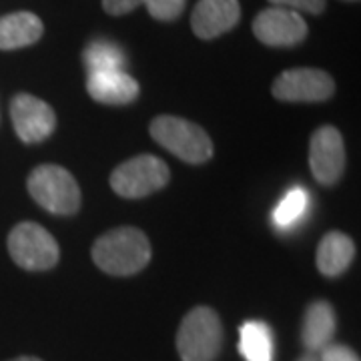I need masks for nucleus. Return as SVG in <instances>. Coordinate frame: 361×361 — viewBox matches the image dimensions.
Returning a JSON list of instances; mask_svg holds the SVG:
<instances>
[{
    "label": "nucleus",
    "mask_w": 361,
    "mask_h": 361,
    "mask_svg": "<svg viewBox=\"0 0 361 361\" xmlns=\"http://www.w3.org/2000/svg\"><path fill=\"white\" fill-rule=\"evenodd\" d=\"M336 92V80L319 68H289L275 78L271 94L283 103H322Z\"/></svg>",
    "instance_id": "nucleus-7"
},
{
    "label": "nucleus",
    "mask_w": 361,
    "mask_h": 361,
    "mask_svg": "<svg viewBox=\"0 0 361 361\" xmlns=\"http://www.w3.org/2000/svg\"><path fill=\"white\" fill-rule=\"evenodd\" d=\"M11 116L14 133L28 145L47 141L56 127V115L51 104L28 92H20L11 101Z\"/></svg>",
    "instance_id": "nucleus-8"
},
{
    "label": "nucleus",
    "mask_w": 361,
    "mask_h": 361,
    "mask_svg": "<svg viewBox=\"0 0 361 361\" xmlns=\"http://www.w3.org/2000/svg\"><path fill=\"white\" fill-rule=\"evenodd\" d=\"M11 361H42L39 357H30V355H23V357H16V360H11Z\"/></svg>",
    "instance_id": "nucleus-24"
},
{
    "label": "nucleus",
    "mask_w": 361,
    "mask_h": 361,
    "mask_svg": "<svg viewBox=\"0 0 361 361\" xmlns=\"http://www.w3.org/2000/svg\"><path fill=\"white\" fill-rule=\"evenodd\" d=\"M241 18L239 0H199L191 14V28L203 40L229 32Z\"/></svg>",
    "instance_id": "nucleus-11"
},
{
    "label": "nucleus",
    "mask_w": 361,
    "mask_h": 361,
    "mask_svg": "<svg viewBox=\"0 0 361 361\" xmlns=\"http://www.w3.org/2000/svg\"><path fill=\"white\" fill-rule=\"evenodd\" d=\"M28 195L52 215H75L80 209V187L77 179L59 165H40L26 180Z\"/></svg>",
    "instance_id": "nucleus-4"
},
{
    "label": "nucleus",
    "mask_w": 361,
    "mask_h": 361,
    "mask_svg": "<svg viewBox=\"0 0 361 361\" xmlns=\"http://www.w3.org/2000/svg\"><path fill=\"white\" fill-rule=\"evenodd\" d=\"M310 209V193L301 187L289 189L273 211V223L279 229H291L305 217Z\"/></svg>",
    "instance_id": "nucleus-18"
},
{
    "label": "nucleus",
    "mask_w": 361,
    "mask_h": 361,
    "mask_svg": "<svg viewBox=\"0 0 361 361\" xmlns=\"http://www.w3.org/2000/svg\"><path fill=\"white\" fill-rule=\"evenodd\" d=\"M8 253L14 263L26 271H49L61 257L56 239L44 227L32 221L18 223L11 231Z\"/></svg>",
    "instance_id": "nucleus-6"
},
{
    "label": "nucleus",
    "mask_w": 361,
    "mask_h": 361,
    "mask_svg": "<svg viewBox=\"0 0 361 361\" xmlns=\"http://www.w3.org/2000/svg\"><path fill=\"white\" fill-rule=\"evenodd\" d=\"M322 361H360V357L348 345H327L323 349Z\"/></svg>",
    "instance_id": "nucleus-21"
},
{
    "label": "nucleus",
    "mask_w": 361,
    "mask_h": 361,
    "mask_svg": "<svg viewBox=\"0 0 361 361\" xmlns=\"http://www.w3.org/2000/svg\"><path fill=\"white\" fill-rule=\"evenodd\" d=\"M171 179V171L163 159L155 155H137L121 163L111 173V187L118 197L142 199L161 191Z\"/></svg>",
    "instance_id": "nucleus-5"
},
{
    "label": "nucleus",
    "mask_w": 361,
    "mask_h": 361,
    "mask_svg": "<svg viewBox=\"0 0 361 361\" xmlns=\"http://www.w3.org/2000/svg\"><path fill=\"white\" fill-rule=\"evenodd\" d=\"M145 0H103V8L113 16L133 13L137 6H141Z\"/></svg>",
    "instance_id": "nucleus-22"
},
{
    "label": "nucleus",
    "mask_w": 361,
    "mask_h": 361,
    "mask_svg": "<svg viewBox=\"0 0 361 361\" xmlns=\"http://www.w3.org/2000/svg\"><path fill=\"white\" fill-rule=\"evenodd\" d=\"M239 351L247 361H273L275 341L267 323L245 322L239 327Z\"/></svg>",
    "instance_id": "nucleus-16"
},
{
    "label": "nucleus",
    "mask_w": 361,
    "mask_h": 361,
    "mask_svg": "<svg viewBox=\"0 0 361 361\" xmlns=\"http://www.w3.org/2000/svg\"><path fill=\"white\" fill-rule=\"evenodd\" d=\"M90 255L94 265L104 273L129 277L149 265L151 243L149 237L137 227H116L94 241Z\"/></svg>",
    "instance_id": "nucleus-1"
},
{
    "label": "nucleus",
    "mask_w": 361,
    "mask_h": 361,
    "mask_svg": "<svg viewBox=\"0 0 361 361\" xmlns=\"http://www.w3.org/2000/svg\"><path fill=\"white\" fill-rule=\"evenodd\" d=\"M297 361H319V360H317L313 353H305V355H301V357H299Z\"/></svg>",
    "instance_id": "nucleus-23"
},
{
    "label": "nucleus",
    "mask_w": 361,
    "mask_h": 361,
    "mask_svg": "<svg viewBox=\"0 0 361 361\" xmlns=\"http://www.w3.org/2000/svg\"><path fill=\"white\" fill-rule=\"evenodd\" d=\"M253 35L267 47H295L307 37V25L295 11L271 6L255 16Z\"/></svg>",
    "instance_id": "nucleus-10"
},
{
    "label": "nucleus",
    "mask_w": 361,
    "mask_h": 361,
    "mask_svg": "<svg viewBox=\"0 0 361 361\" xmlns=\"http://www.w3.org/2000/svg\"><path fill=\"white\" fill-rule=\"evenodd\" d=\"M85 66L89 71V75L92 73H106V71H123L127 65V56L123 49L111 42V40H92L89 47L85 49L82 54Z\"/></svg>",
    "instance_id": "nucleus-17"
},
{
    "label": "nucleus",
    "mask_w": 361,
    "mask_h": 361,
    "mask_svg": "<svg viewBox=\"0 0 361 361\" xmlns=\"http://www.w3.org/2000/svg\"><path fill=\"white\" fill-rule=\"evenodd\" d=\"M355 257V243L353 239L341 231L327 233L317 245L315 263L317 269L325 277H337L353 263Z\"/></svg>",
    "instance_id": "nucleus-15"
},
{
    "label": "nucleus",
    "mask_w": 361,
    "mask_h": 361,
    "mask_svg": "<svg viewBox=\"0 0 361 361\" xmlns=\"http://www.w3.org/2000/svg\"><path fill=\"white\" fill-rule=\"evenodd\" d=\"M337 317L331 303L327 301H313L303 317L301 341L310 351L325 349L336 336Z\"/></svg>",
    "instance_id": "nucleus-14"
},
{
    "label": "nucleus",
    "mask_w": 361,
    "mask_h": 361,
    "mask_svg": "<svg viewBox=\"0 0 361 361\" xmlns=\"http://www.w3.org/2000/svg\"><path fill=\"white\" fill-rule=\"evenodd\" d=\"M273 6H283L289 11H303L310 14H319L325 8V0H269Z\"/></svg>",
    "instance_id": "nucleus-20"
},
{
    "label": "nucleus",
    "mask_w": 361,
    "mask_h": 361,
    "mask_svg": "<svg viewBox=\"0 0 361 361\" xmlns=\"http://www.w3.org/2000/svg\"><path fill=\"white\" fill-rule=\"evenodd\" d=\"M44 26L37 14L11 13L0 16V51H16L39 42Z\"/></svg>",
    "instance_id": "nucleus-13"
},
{
    "label": "nucleus",
    "mask_w": 361,
    "mask_h": 361,
    "mask_svg": "<svg viewBox=\"0 0 361 361\" xmlns=\"http://www.w3.org/2000/svg\"><path fill=\"white\" fill-rule=\"evenodd\" d=\"M151 137L169 153L191 165H203L213 157V141L203 127L173 115L157 116L151 123Z\"/></svg>",
    "instance_id": "nucleus-2"
},
{
    "label": "nucleus",
    "mask_w": 361,
    "mask_h": 361,
    "mask_svg": "<svg viewBox=\"0 0 361 361\" xmlns=\"http://www.w3.org/2000/svg\"><path fill=\"white\" fill-rule=\"evenodd\" d=\"M223 348V323L217 311L199 305L180 322L177 351L183 361H213Z\"/></svg>",
    "instance_id": "nucleus-3"
},
{
    "label": "nucleus",
    "mask_w": 361,
    "mask_h": 361,
    "mask_svg": "<svg viewBox=\"0 0 361 361\" xmlns=\"http://www.w3.org/2000/svg\"><path fill=\"white\" fill-rule=\"evenodd\" d=\"M310 167L313 177L322 185H336L345 169V147L341 133L325 125L313 133L310 145Z\"/></svg>",
    "instance_id": "nucleus-9"
},
{
    "label": "nucleus",
    "mask_w": 361,
    "mask_h": 361,
    "mask_svg": "<svg viewBox=\"0 0 361 361\" xmlns=\"http://www.w3.org/2000/svg\"><path fill=\"white\" fill-rule=\"evenodd\" d=\"M90 99L101 104H129L139 99L141 87L125 71L92 73L87 80Z\"/></svg>",
    "instance_id": "nucleus-12"
},
{
    "label": "nucleus",
    "mask_w": 361,
    "mask_h": 361,
    "mask_svg": "<svg viewBox=\"0 0 361 361\" xmlns=\"http://www.w3.org/2000/svg\"><path fill=\"white\" fill-rule=\"evenodd\" d=\"M149 14L157 20H175L185 11L187 0H145Z\"/></svg>",
    "instance_id": "nucleus-19"
}]
</instances>
